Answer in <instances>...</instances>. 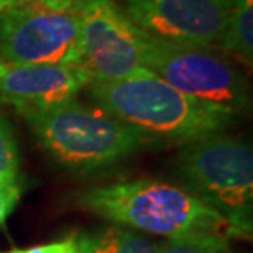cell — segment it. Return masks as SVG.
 Segmentation results:
<instances>
[{
	"instance_id": "obj_15",
	"label": "cell",
	"mask_w": 253,
	"mask_h": 253,
	"mask_svg": "<svg viewBox=\"0 0 253 253\" xmlns=\"http://www.w3.org/2000/svg\"><path fill=\"white\" fill-rule=\"evenodd\" d=\"M5 253H79L78 235L66 237V239L53 242V244L38 245V247H32V249H25V250H12V252H5Z\"/></svg>"
},
{
	"instance_id": "obj_9",
	"label": "cell",
	"mask_w": 253,
	"mask_h": 253,
	"mask_svg": "<svg viewBox=\"0 0 253 253\" xmlns=\"http://www.w3.org/2000/svg\"><path fill=\"white\" fill-rule=\"evenodd\" d=\"M89 83L81 68L15 64L0 58V104L12 105L20 114L73 100Z\"/></svg>"
},
{
	"instance_id": "obj_13",
	"label": "cell",
	"mask_w": 253,
	"mask_h": 253,
	"mask_svg": "<svg viewBox=\"0 0 253 253\" xmlns=\"http://www.w3.org/2000/svg\"><path fill=\"white\" fill-rule=\"evenodd\" d=\"M20 153L8 120L0 114V183L18 179Z\"/></svg>"
},
{
	"instance_id": "obj_16",
	"label": "cell",
	"mask_w": 253,
	"mask_h": 253,
	"mask_svg": "<svg viewBox=\"0 0 253 253\" xmlns=\"http://www.w3.org/2000/svg\"><path fill=\"white\" fill-rule=\"evenodd\" d=\"M32 3L42 5V7L53 10H78L87 2V0H30Z\"/></svg>"
},
{
	"instance_id": "obj_4",
	"label": "cell",
	"mask_w": 253,
	"mask_h": 253,
	"mask_svg": "<svg viewBox=\"0 0 253 253\" xmlns=\"http://www.w3.org/2000/svg\"><path fill=\"white\" fill-rule=\"evenodd\" d=\"M186 191L229 222L232 237L252 235L253 151L245 140L217 133L189 141L178 156Z\"/></svg>"
},
{
	"instance_id": "obj_2",
	"label": "cell",
	"mask_w": 253,
	"mask_h": 253,
	"mask_svg": "<svg viewBox=\"0 0 253 253\" xmlns=\"http://www.w3.org/2000/svg\"><path fill=\"white\" fill-rule=\"evenodd\" d=\"M76 204L107 219L169 240L199 235L232 239L229 222L184 188L150 179L99 186L76 196Z\"/></svg>"
},
{
	"instance_id": "obj_7",
	"label": "cell",
	"mask_w": 253,
	"mask_h": 253,
	"mask_svg": "<svg viewBox=\"0 0 253 253\" xmlns=\"http://www.w3.org/2000/svg\"><path fill=\"white\" fill-rule=\"evenodd\" d=\"M79 15L81 69L90 83L125 79L143 68L146 33L114 0H87Z\"/></svg>"
},
{
	"instance_id": "obj_11",
	"label": "cell",
	"mask_w": 253,
	"mask_h": 253,
	"mask_svg": "<svg viewBox=\"0 0 253 253\" xmlns=\"http://www.w3.org/2000/svg\"><path fill=\"white\" fill-rule=\"evenodd\" d=\"M79 253H158L160 245L122 227H107L78 237Z\"/></svg>"
},
{
	"instance_id": "obj_17",
	"label": "cell",
	"mask_w": 253,
	"mask_h": 253,
	"mask_svg": "<svg viewBox=\"0 0 253 253\" xmlns=\"http://www.w3.org/2000/svg\"><path fill=\"white\" fill-rule=\"evenodd\" d=\"M30 0H0V13L7 12V10L22 7V5L28 3Z\"/></svg>"
},
{
	"instance_id": "obj_3",
	"label": "cell",
	"mask_w": 253,
	"mask_h": 253,
	"mask_svg": "<svg viewBox=\"0 0 253 253\" xmlns=\"http://www.w3.org/2000/svg\"><path fill=\"white\" fill-rule=\"evenodd\" d=\"M44 151L61 166L92 171L114 166L150 145V136L76 99L22 114Z\"/></svg>"
},
{
	"instance_id": "obj_1",
	"label": "cell",
	"mask_w": 253,
	"mask_h": 253,
	"mask_svg": "<svg viewBox=\"0 0 253 253\" xmlns=\"http://www.w3.org/2000/svg\"><path fill=\"white\" fill-rule=\"evenodd\" d=\"M87 87L102 112L155 141L186 145L224 133L235 122V115L179 92L148 69L119 81L89 83Z\"/></svg>"
},
{
	"instance_id": "obj_10",
	"label": "cell",
	"mask_w": 253,
	"mask_h": 253,
	"mask_svg": "<svg viewBox=\"0 0 253 253\" xmlns=\"http://www.w3.org/2000/svg\"><path fill=\"white\" fill-rule=\"evenodd\" d=\"M219 49L252 68L253 63V0H235L227 18Z\"/></svg>"
},
{
	"instance_id": "obj_14",
	"label": "cell",
	"mask_w": 253,
	"mask_h": 253,
	"mask_svg": "<svg viewBox=\"0 0 253 253\" xmlns=\"http://www.w3.org/2000/svg\"><path fill=\"white\" fill-rule=\"evenodd\" d=\"M20 196H22V184L18 183V179L0 183V227L17 206Z\"/></svg>"
},
{
	"instance_id": "obj_8",
	"label": "cell",
	"mask_w": 253,
	"mask_h": 253,
	"mask_svg": "<svg viewBox=\"0 0 253 253\" xmlns=\"http://www.w3.org/2000/svg\"><path fill=\"white\" fill-rule=\"evenodd\" d=\"M235 0H126L125 13L148 37L217 48Z\"/></svg>"
},
{
	"instance_id": "obj_5",
	"label": "cell",
	"mask_w": 253,
	"mask_h": 253,
	"mask_svg": "<svg viewBox=\"0 0 253 253\" xmlns=\"http://www.w3.org/2000/svg\"><path fill=\"white\" fill-rule=\"evenodd\" d=\"M143 68L179 92L235 117L249 107L245 78L214 49L146 35Z\"/></svg>"
},
{
	"instance_id": "obj_6",
	"label": "cell",
	"mask_w": 253,
	"mask_h": 253,
	"mask_svg": "<svg viewBox=\"0 0 253 253\" xmlns=\"http://www.w3.org/2000/svg\"><path fill=\"white\" fill-rule=\"evenodd\" d=\"M0 58L15 64L81 68L78 12L28 2L0 13Z\"/></svg>"
},
{
	"instance_id": "obj_12",
	"label": "cell",
	"mask_w": 253,
	"mask_h": 253,
	"mask_svg": "<svg viewBox=\"0 0 253 253\" xmlns=\"http://www.w3.org/2000/svg\"><path fill=\"white\" fill-rule=\"evenodd\" d=\"M229 239L224 235H199L169 240L160 245L158 253H229Z\"/></svg>"
}]
</instances>
